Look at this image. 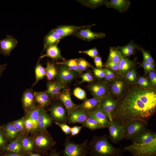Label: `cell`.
<instances>
[{"mask_svg":"<svg viewBox=\"0 0 156 156\" xmlns=\"http://www.w3.org/2000/svg\"><path fill=\"white\" fill-rule=\"evenodd\" d=\"M127 89L117 99L111 113L112 120L123 126L135 120L148 123L156 112L155 89L136 86Z\"/></svg>","mask_w":156,"mask_h":156,"instance_id":"cell-1","label":"cell"},{"mask_svg":"<svg viewBox=\"0 0 156 156\" xmlns=\"http://www.w3.org/2000/svg\"><path fill=\"white\" fill-rule=\"evenodd\" d=\"M132 143L124 148V151L133 156H156V133L145 129L133 140Z\"/></svg>","mask_w":156,"mask_h":156,"instance_id":"cell-2","label":"cell"},{"mask_svg":"<svg viewBox=\"0 0 156 156\" xmlns=\"http://www.w3.org/2000/svg\"><path fill=\"white\" fill-rule=\"evenodd\" d=\"M88 147V153L92 156H123L124 151L114 147L105 135L94 136Z\"/></svg>","mask_w":156,"mask_h":156,"instance_id":"cell-3","label":"cell"},{"mask_svg":"<svg viewBox=\"0 0 156 156\" xmlns=\"http://www.w3.org/2000/svg\"><path fill=\"white\" fill-rule=\"evenodd\" d=\"M86 140L81 144L75 143L67 138L65 141L62 151L63 156H86L88 154L89 148Z\"/></svg>","mask_w":156,"mask_h":156,"instance_id":"cell-4","label":"cell"},{"mask_svg":"<svg viewBox=\"0 0 156 156\" xmlns=\"http://www.w3.org/2000/svg\"><path fill=\"white\" fill-rule=\"evenodd\" d=\"M148 123L141 120H135L131 121L124 126L125 138L132 140L146 129Z\"/></svg>","mask_w":156,"mask_h":156,"instance_id":"cell-5","label":"cell"},{"mask_svg":"<svg viewBox=\"0 0 156 156\" xmlns=\"http://www.w3.org/2000/svg\"><path fill=\"white\" fill-rule=\"evenodd\" d=\"M41 131L42 132L35 138L34 143L39 151L45 153L54 146L55 142L46 129Z\"/></svg>","mask_w":156,"mask_h":156,"instance_id":"cell-6","label":"cell"},{"mask_svg":"<svg viewBox=\"0 0 156 156\" xmlns=\"http://www.w3.org/2000/svg\"><path fill=\"white\" fill-rule=\"evenodd\" d=\"M108 127L109 138L114 143H117L125 138V131L124 127L115 122L110 121Z\"/></svg>","mask_w":156,"mask_h":156,"instance_id":"cell-7","label":"cell"},{"mask_svg":"<svg viewBox=\"0 0 156 156\" xmlns=\"http://www.w3.org/2000/svg\"><path fill=\"white\" fill-rule=\"evenodd\" d=\"M117 99L110 95H107L100 102L99 109L105 113L109 121L112 120L111 113L114 109Z\"/></svg>","mask_w":156,"mask_h":156,"instance_id":"cell-8","label":"cell"},{"mask_svg":"<svg viewBox=\"0 0 156 156\" xmlns=\"http://www.w3.org/2000/svg\"><path fill=\"white\" fill-rule=\"evenodd\" d=\"M18 43V41L15 38L7 35L6 38L0 40V54L5 57L9 56Z\"/></svg>","mask_w":156,"mask_h":156,"instance_id":"cell-9","label":"cell"},{"mask_svg":"<svg viewBox=\"0 0 156 156\" xmlns=\"http://www.w3.org/2000/svg\"><path fill=\"white\" fill-rule=\"evenodd\" d=\"M88 27L82 28L73 34L74 36L87 41L104 38L105 34L103 32H95L92 31Z\"/></svg>","mask_w":156,"mask_h":156,"instance_id":"cell-10","label":"cell"},{"mask_svg":"<svg viewBox=\"0 0 156 156\" xmlns=\"http://www.w3.org/2000/svg\"><path fill=\"white\" fill-rule=\"evenodd\" d=\"M89 89L94 98L101 100L107 95V86L104 82H99L90 85Z\"/></svg>","mask_w":156,"mask_h":156,"instance_id":"cell-11","label":"cell"},{"mask_svg":"<svg viewBox=\"0 0 156 156\" xmlns=\"http://www.w3.org/2000/svg\"><path fill=\"white\" fill-rule=\"evenodd\" d=\"M68 121L69 123L73 124L83 122L88 116L86 112L77 109L72 110L68 112Z\"/></svg>","mask_w":156,"mask_h":156,"instance_id":"cell-12","label":"cell"},{"mask_svg":"<svg viewBox=\"0 0 156 156\" xmlns=\"http://www.w3.org/2000/svg\"><path fill=\"white\" fill-rule=\"evenodd\" d=\"M94 25V24H92L90 25L83 26H61L56 27L53 30L58 34L62 38L64 37L73 34L82 28L90 27Z\"/></svg>","mask_w":156,"mask_h":156,"instance_id":"cell-13","label":"cell"},{"mask_svg":"<svg viewBox=\"0 0 156 156\" xmlns=\"http://www.w3.org/2000/svg\"><path fill=\"white\" fill-rule=\"evenodd\" d=\"M50 111L51 115L56 122L66 123L68 121L65 109L62 105L57 104L54 105Z\"/></svg>","mask_w":156,"mask_h":156,"instance_id":"cell-14","label":"cell"},{"mask_svg":"<svg viewBox=\"0 0 156 156\" xmlns=\"http://www.w3.org/2000/svg\"><path fill=\"white\" fill-rule=\"evenodd\" d=\"M131 3L129 0H110L105 5L107 8H114L122 13L128 10Z\"/></svg>","mask_w":156,"mask_h":156,"instance_id":"cell-15","label":"cell"},{"mask_svg":"<svg viewBox=\"0 0 156 156\" xmlns=\"http://www.w3.org/2000/svg\"><path fill=\"white\" fill-rule=\"evenodd\" d=\"M100 101L94 98L86 99L81 105L77 106L76 109L89 113L99 108Z\"/></svg>","mask_w":156,"mask_h":156,"instance_id":"cell-16","label":"cell"},{"mask_svg":"<svg viewBox=\"0 0 156 156\" xmlns=\"http://www.w3.org/2000/svg\"><path fill=\"white\" fill-rule=\"evenodd\" d=\"M76 76L75 73L69 70L65 65H62L60 66L58 75V79L60 81L64 83L70 82Z\"/></svg>","mask_w":156,"mask_h":156,"instance_id":"cell-17","label":"cell"},{"mask_svg":"<svg viewBox=\"0 0 156 156\" xmlns=\"http://www.w3.org/2000/svg\"><path fill=\"white\" fill-rule=\"evenodd\" d=\"M59 98L66 109L68 112L77 109L78 105L74 103L72 101L69 90H66L60 93Z\"/></svg>","mask_w":156,"mask_h":156,"instance_id":"cell-18","label":"cell"},{"mask_svg":"<svg viewBox=\"0 0 156 156\" xmlns=\"http://www.w3.org/2000/svg\"><path fill=\"white\" fill-rule=\"evenodd\" d=\"M88 114L89 116L96 120L103 128L108 127L110 124V122L107 115L99 108Z\"/></svg>","mask_w":156,"mask_h":156,"instance_id":"cell-19","label":"cell"},{"mask_svg":"<svg viewBox=\"0 0 156 156\" xmlns=\"http://www.w3.org/2000/svg\"><path fill=\"white\" fill-rule=\"evenodd\" d=\"M139 47V45L136 44L132 40L125 46H118L117 47L124 58L134 55L136 50H138Z\"/></svg>","mask_w":156,"mask_h":156,"instance_id":"cell-20","label":"cell"},{"mask_svg":"<svg viewBox=\"0 0 156 156\" xmlns=\"http://www.w3.org/2000/svg\"><path fill=\"white\" fill-rule=\"evenodd\" d=\"M52 120L47 111L41 107L38 120V128L41 131L45 130L51 124Z\"/></svg>","mask_w":156,"mask_h":156,"instance_id":"cell-21","label":"cell"},{"mask_svg":"<svg viewBox=\"0 0 156 156\" xmlns=\"http://www.w3.org/2000/svg\"><path fill=\"white\" fill-rule=\"evenodd\" d=\"M62 39L61 36L53 29L51 30L45 37L44 41L43 50L49 46L57 44Z\"/></svg>","mask_w":156,"mask_h":156,"instance_id":"cell-22","label":"cell"},{"mask_svg":"<svg viewBox=\"0 0 156 156\" xmlns=\"http://www.w3.org/2000/svg\"><path fill=\"white\" fill-rule=\"evenodd\" d=\"M64 83L61 82H52L47 85V93L52 97H55L59 93L61 90L65 87Z\"/></svg>","mask_w":156,"mask_h":156,"instance_id":"cell-23","label":"cell"},{"mask_svg":"<svg viewBox=\"0 0 156 156\" xmlns=\"http://www.w3.org/2000/svg\"><path fill=\"white\" fill-rule=\"evenodd\" d=\"M134 64V61L130 60L127 58H123L118 64L119 71L122 75H125L132 70Z\"/></svg>","mask_w":156,"mask_h":156,"instance_id":"cell-24","label":"cell"},{"mask_svg":"<svg viewBox=\"0 0 156 156\" xmlns=\"http://www.w3.org/2000/svg\"><path fill=\"white\" fill-rule=\"evenodd\" d=\"M35 100L41 107H45L49 104L50 99L47 92H34Z\"/></svg>","mask_w":156,"mask_h":156,"instance_id":"cell-25","label":"cell"},{"mask_svg":"<svg viewBox=\"0 0 156 156\" xmlns=\"http://www.w3.org/2000/svg\"><path fill=\"white\" fill-rule=\"evenodd\" d=\"M35 100L34 92L31 89L26 90L23 94L22 102L25 108L28 109L31 107Z\"/></svg>","mask_w":156,"mask_h":156,"instance_id":"cell-26","label":"cell"},{"mask_svg":"<svg viewBox=\"0 0 156 156\" xmlns=\"http://www.w3.org/2000/svg\"><path fill=\"white\" fill-rule=\"evenodd\" d=\"M46 54L41 58L47 57L52 59L56 60L61 57V53L57 44L50 46L46 49Z\"/></svg>","mask_w":156,"mask_h":156,"instance_id":"cell-27","label":"cell"},{"mask_svg":"<svg viewBox=\"0 0 156 156\" xmlns=\"http://www.w3.org/2000/svg\"><path fill=\"white\" fill-rule=\"evenodd\" d=\"M3 151L20 154L23 152L21 141L18 140L12 141L6 145Z\"/></svg>","mask_w":156,"mask_h":156,"instance_id":"cell-28","label":"cell"},{"mask_svg":"<svg viewBox=\"0 0 156 156\" xmlns=\"http://www.w3.org/2000/svg\"><path fill=\"white\" fill-rule=\"evenodd\" d=\"M109 53L107 62H111L118 64L123 58L117 47H111L109 49Z\"/></svg>","mask_w":156,"mask_h":156,"instance_id":"cell-29","label":"cell"},{"mask_svg":"<svg viewBox=\"0 0 156 156\" xmlns=\"http://www.w3.org/2000/svg\"><path fill=\"white\" fill-rule=\"evenodd\" d=\"M124 88L123 82L120 80H115L112 84L111 90L114 95L118 98L122 95Z\"/></svg>","mask_w":156,"mask_h":156,"instance_id":"cell-30","label":"cell"},{"mask_svg":"<svg viewBox=\"0 0 156 156\" xmlns=\"http://www.w3.org/2000/svg\"><path fill=\"white\" fill-rule=\"evenodd\" d=\"M41 107H35L32 108L28 114V116L31 120L33 125V130L38 128V120Z\"/></svg>","mask_w":156,"mask_h":156,"instance_id":"cell-31","label":"cell"},{"mask_svg":"<svg viewBox=\"0 0 156 156\" xmlns=\"http://www.w3.org/2000/svg\"><path fill=\"white\" fill-rule=\"evenodd\" d=\"M3 128L6 138L9 139H13L15 138L18 134L19 131L12 124H7Z\"/></svg>","mask_w":156,"mask_h":156,"instance_id":"cell-32","label":"cell"},{"mask_svg":"<svg viewBox=\"0 0 156 156\" xmlns=\"http://www.w3.org/2000/svg\"><path fill=\"white\" fill-rule=\"evenodd\" d=\"M81 124L82 127L87 128L92 130L103 128L96 120L89 116L86 120Z\"/></svg>","mask_w":156,"mask_h":156,"instance_id":"cell-33","label":"cell"},{"mask_svg":"<svg viewBox=\"0 0 156 156\" xmlns=\"http://www.w3.org/2000/svg\"><path fill=\"white\" fill-rule=\"evenodd\" d=\"M45 68L46 76L49 80L53 79L57 74V70L54 64L48 62Z\"/></svg>","mask_w":156,"mask_h":156,"instance_id":"cell-34","label":"cell"},{"mask_svg":"<svg viewBox=\"0 0 156 156\" xmlns=\"http://www.w3.org/2000/svg\"><path fill=\"white\" fill-rule=\"evenodd\" d=\"M108 1L105 0H88L81 1L80 3L83 5L93 9L105 5Z\"/></svg>","mask_w":156,"mask_h":156,"instance_id":"cell-35","label":"cell"},{"mask_svg":"<svg viewBox=\"0 0 156 156\" xmlns=\"http://www.w3.org/2000/svg\"><path fill=\"white\" fill-rule=\"evenodd\" d=\"M35 71L36 81L33 85V86L46 75L45 68L39 62H38L36 66Z\"/></svg>","mask_w":156,"mask_h":156,"instance_id":"cell-36","label":"cell"},{"mask_svg":"<svg viewBox=\"0 0 156 156\" xmlns=\"http://www.w3.org/2000/svg\"><path fill=\"white\" fill-rule=\"evenodd\" d=\"M22 144L23 152H30L34 148L33 142L27 137H24L20 141Z\"/></svg>","mask_w":156,"mask_h":156,"instance_id":"cell-37","label":"cell"},{"mask_svg":"<svg viewBox=\"0 0 156 156\" xmlns=\"http://www.w3.org/2000/svg\"><path fill=\"white\" fill-rule=\"evenodd\" d=\"M64 64L70 70H73L79 73L81 72L79 68L76 59H72L68 60L65 62Z\"/></svg>","mask_w":156,"mask_h":156,"instance_id":"cell-38","label":"cell"},{"mask_svg":"<svg viewBox=\"0 0 156 156\" xmlns=\"http://www.w3.org/2000/svg\"><path fill=\"white\" fill-rule=\"evenodd\" d=\"M138 50L142 52L143 56V61L150 64L154 63V61L149 52L141 47L139 48Z\"/></svg>","mask_w":156,"mask_h":156,"instance_id":"cell-39","label":"cell"},{"mask_svg":"<svg viewBox=\"0 0 156 156\" xmlns=\"http://www.w3.org/2000/svg\"><path fill=\"white\" fill-rule=\"evenodd\" d=\"M79 68L81 72L86 70L89 67H91L89 63L83 59H77Z\"/></svg>","mask_w":156,"mask_h":156,"instance_id":"cell-40","label":"cell"},{"mask_svg":"<svg viewBox=\"0 0 156 156\" xmlns=\"http://www.w3.org/2000/svg\"><path fill=\"white\" fill-rule=\"evenodd\" d=\"M6 136L2 127H0V150H3L6 146Z\"/></svg>","mask_w":156,"mask_h":156,"instance_id":"cell-41","label":"cell"},{"mask_svg":"<svg viewBox=\"0 0 156 156\" xmlns=\"http://www.w3.org/2000/svg\"><path fill=\"white\" fill-rule=\"evenodd\" d=\"M73 94L77 98L83 100L86 97V93L82 89L79 88H75L73 91Z\"/></svg>","mask_w":156,"mask_h":156,"instance_id":"cell-42","label":"cell"},{"mask_svg":"<svg viewBox=\"0 0 156 156\" xmlns=\"http://www.w3.org/2000/svg\"><path fill=\"white\" fill-rule=\"evenodd\" d=\"M25 119L22 118L15 121L12 124L19 132H21L25 127Z\"/></svg>","mask_w":156,"mask_h":156,"instance_id":"cell-43","label":"cell"},{"mask_svg":"<svg viewBox=\"0 0 156 156\" xmlns=\"http://www.w3.org/2000/svg\"><path fill=\"white\" fill-rule=\"evenodd\" d=\"M79 52L80 53L86 54L94 58L98 56L99 54V52L95 47L86 51H80Z\"/></svg>","mask_w":156,"mask_h":156,"instance_id":"cell-44","label":"cell"},{"mask_svg":"<svg viewBox=\"0 0 156 156\" xmlns=\"http://www.w3.org/2000/svg\"><path fill=\"white\" fill-rule=\"evenodd\" d=\"M138 83L140 86L144 88L150 87L151 85L147 79L144 77H140L138 80Z\"/></svg>","mask_w":156,"mask_h":156,"instance_id":"cell-45","label":"cell"},{"mask_svg":"<svg viewBox=\"0 0 156 156\" xmlns=\"http://www.w3.org/2000/svg\"><path fill=\"white\" fill-rule=\"evenodd\" d=\"M93 72L95 75L99 79L105 78V69L93 68Z\"/></svg>","mask_w":156,"mask_h":156,"instance_id":"cell-46","label":"cell"},{"mask_svg":"<svg viewBox=\"0 0 156 156\" xmlns=\"http://www.w3.org/2000/svg\"><path fill=\"white\" fill-rule=\"evenodd\" d=\"M56 125L60 127L62 131L66 135L70 134V127L65 123L55 122Z\"/></svg>","mask_w":156,"mask_h":156,"instance_id":"cell-47","label":"cell"},{"mask_svg":"<svg viewBox=\"0 0 156 156\" xmlns=\"http://www.w3.org/2000/svg\"><path fill=\"white\" fill-rule=\"evenodd\" d=\"M82 80L81 82H90L93 80V77L90 72H87L81 75L80 76Z\"/></svg>","mask_w":156,"mask_h":156,"instance_id":"cell-48","label":"cell"},{"mask_svg":"<svg viewBox=\"0 0 156 156\" xmlns=\"http://www.w3.org/2000/svg\"><path fill=\"white\" fill-rule=\"evenodd\" d=\"M105 66L108 68H109L114 71H119V67L118 64L115 63L111 62H106L105 64Z\"/></svg>","mask_w":156,"mask_h":156,"instance_id":"cell-49","label":"cell"},{"mask_svg":"<svg viewBox=\"0 0 156 156\" xmlns=\"http://www.w3.org/2000/svg\"><path fill=\"white\" fill-rule=\"evenodd\" d=\"M105 69V78L107 81H110L113 79L114 77L113 72L107 68Z\"/></svg>","mask_w":156,"mask_h":156,"instance_id":"cell-50","label":"cell"},{"mask_svg":"<svg viewBox=\"0 0 156 156\" xmlns=\"http://www.w3.org/2000/svg\"><path fill=\"white\" fill-rule=\"evenodd\" d=\"M25 126L26 129L28 131H30L33 129L32 121L29 116L25 120Z\"/></svg>","mask_w":156,"mask_h":156,"instance_id":"cell-51","label":"cell"},{"mask_svg":"<svg viewBox=\"0 0 156 156\" xmlns=\"http://www.w3.org/2000/svg\"><path fill=\"white\" fill-rule=\"evenodd\" d=\"M82 126H75L70 127V133L71 136H74L77 134L81 130Z\"/></svg>","mask_w":156,"mask_h":156,"instance_id":"cell-52","label":"cell"},{"mask_svg":"<svg viewBox=\"0 0 156 156\" xmlns=\"http://www.w3.org/2000/svg\"><path fill=\"white\" fill-rule=\"evenodd\" d=\"M94 62L95 66L98 68H101L103 66L102 59L100 56H97L94 57Z\"/></svg>","mask_w":156,"mask_h":156,"instance_id":"cell-53","label":"cell"},{"mask_svg":"<svg viewBox=\"0 0 156 156\" xmlns=\"http://www.w3.org/2000/svg\"><path fill=\"white\" fill-rule=\"evenodd\" d=\"M149 77L152 85L154 86L156 84V74L153 71L151 72L149 74Z\"/></svg>","mask_w":156,"mask_h":156,"instance_id":"cell-54","label":"cell"},{"mask_svg":"<svg viewBox=\"0 0 156 156\" xmlns=\"http://www.w3.org/2000/svg\"><path fill=\"white\" fill-rule=\"evenodd\" d=\"M0 156H23L22 154L12 152L5 151V152L0 154Z\"/></svg>","mask_w":156,"mask_h":156,"instance_id":"cell-55","label":"cell"},{"mask_svg":"<svg viewBox=\"0 0 156 156\" xmlns=\"http://www.w3.org/2000/svg\"><path fill=\"white\" fill-rule=\"evenodd\" d=\"M150 64L144 61L141 64V66L143 68L146 72H148V68Z\"/></svg>","mask_w":156,"mask_h":156,"instance_id":"cell-56","label":"cell"},{"mask_svg":"<svg viewBox=\"0 0 156 156\" xmlns=\"http://www.w3.org/2000/svg\"><path fill=\"white\" fill-rule=\"evenodd\" d=\"M134 71V69H132L126 73L125 75V77L127 79L129 80Z\"/></svg>","mask_w":156,"mask_h":156,"instance_id":"cell-57","label":"cell"},{"mask_svg":"<svg viewBox=\"0 0 156 156\" xmlns=\"http://www.w3.org/2000/svg\"><path fill=\"white\" fill-rule=\"evenodd\" d=\"M7 64H0V77H1L5 69Z\"/></svg>","mask_w":156,"mask_h":156,"instance_id":"cell-58","label":"cell"},{"mask_svg":"<svg viewBox=\"0 0 156 156\" xmlns=\"http://www.w3.org/2000/svg\"><path fill=\"white\" fill-rule=\"evenodd\" d=\"M136 76L137 75L136 72L134 71L129 79V81L131 82L134 81L136 78Z\"/></svg>","mask_w":156,"mask_h":156,"instance_id":"cell-59","label":"cell"},{"mask_svg":"<svg viewBox=\"0 0 156 156\" xmlns=\"http://www.w3.org/2000/svg\"><path fill=\"white\" fill-rule=\"evenodd\" d=\"M49 156H60V153L54 150L50 154Z\"/></svg>","mask_w":156,"mask_h":156,"instance_id":"cell-60","label":"cell"},{"mask_svg":"<svg viewBox=\"0 0 156 156\" xmlns=\"http://www.w3.org/2000/svg\"><path fill=\"white\" fill-rule=\"evenodd\" d=\"M155 67V65L154 63L150 64L148 68V71L153 70Z\"/></svg>","mask_w":156,"mask_h":156,"instance_id":"cell-61","label":"cell"},{"mask_svg":"<svg viewBox=\"0 0 156 156\" xmlns=\"http://www.w3.org/2000/svg\"><path fill=\"white\" fill-rule=\"evenodd\" d=\"M28 156H42L38 153H30L28 154Z\"/></svg>","mask_w":156,"mask_h":156,"instance_id":"cell-62","label":"cell"},{"mask_svg":"<svg viewBox=\"0 0 156 156\" xmlns=\"http://www.w3.org/2000/svg\"></svg>","mask_w":156,"mask_h":156,"instance_id":"cell-63","label":"cell"}]
</instances>
